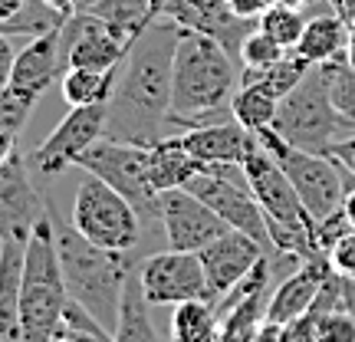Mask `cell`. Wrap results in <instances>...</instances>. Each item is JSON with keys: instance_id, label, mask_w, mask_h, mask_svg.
Instances as JSON below:
<instances>
[{"instance_id": "14", "label": "cell", "mask_w": 355, "mask_h": 342, "mask_svg": "<svg viewBox=\"0 0 355 342\" xmlns=\"http://www.w3.org/2000/svg\"><path fill=\"white\" fill-rule=\"evenodd\" d=\"M128 46L132 43H125L96 13L73 10L60 24V60H63V69H73V66L115 69V66H122Z\"/></svg>"}, {"instance_id": "31", "label": "cell", "mask_w": 355, "mask_h": 342, "mask_svg": "<svg viewBox=\"0 0 355 342\" xmlns=\"http://www.w3.org/2000/svg\"><path fill=\"white\" fill-rule=\"evenodd\" d=\"M286 56V46H279L273 37H266L263 30L257 26L247 33V40L241 43V66L247 69H260V66H270Z\"/></svg>"}, {"instance_id": "2", "label": "cell", "mask_w": 355, "mask_h": 342, "mask_svg": "<svg viewBox=\"0 0 355 342\" xmlns=\"http://www.w3.org/2000/svg\"><path fill=\"white\" fill-rule=\"evenodd\" d=\"M237 86V56L214 37L181 26L171 66V128L184 132L217 119H234L230 99Z\"/></svg>"}, {"instance_id": "42", "label": "cell", "mask_w": 355, "mask_h": 342, "mask_svg": "<svg viewBox=\"0 0 355 342\" xmlns=\"http://www.w3.org/2000/svg\"><path fill=\"white\" fill-rule=\"evenodd\" d=\"M165 3H168V0H155V17H158V10H162Z\"/></svg>"}, {"instance_id": "7", "label": "cell", "mask_w": 355, "mask_h": 342, "mask_svg": "<svg viewBox=\"0 0 355 342\" xmlns=\"http://www.w3.org/2000/svg\"><path fill=\"white\" fill-rule=\"evenodd\" d=\"M257 145L286 171L290 185L296 188L300 201H303V207L309 211L313 221H322V217L336 214L343 207L345 194H349V178L352 175L336 158L293 148L273 126L257 132Z\"/></svg>"}, {"instance_id": "16", "label": "cell", "mask_w": 355, "mask_h": 342, "mask_svg": "<svg viewBox=\"0 0 355 342\" xmlns=\"http://www.w3.org/2000/svg\"><path fill=\"white\" fill-rule=\"evenodd\" d=\"M181 145L201 165H243L257 152V135L237 119H217L207 126H194L181 132Z\"/></svg>"}, {"instance_id": "22", "label": "cell", "mask_w": 355, "mask_h": 342, "mask_svg": "<svg viewBox=\"0 0 355 342\" xmlns=\"http://www.w3.org/2000/svg\"><path fill=\"white\" fill-rule=\"evenodd\" d=\"M76 10L96 13L125 43H132L155 20V0H76Z\"/></svg>"}, {"instance_id": "27", "label": "cell", "mask_w": 355, "mask_h": 342, "mask_svg": "<svg viewBox=\"0 0 355 342\" xmlns=\"http://www.w3.org/2000/svg\"><path fill=\"white\" fill-rule=\"evenodd\" d=\"M309 66L313 63H306L296 50H286L283 60H277V63H270V66H260V69H247V66H243L241 83H263L266 89H273L279 99H283V96L309 73Z\"/></svg>"}, {"instance_id": "11", "label": "cell", "mask_w": 355, "mask_h": 342, "mask_svg": "<svg viewBox=\"0 0 355 342\" xmlns=\"http://www.w3.org/2000/svg\"><path fill=\"white\" fill-rule=\"evenodd\" d=\"M105 115H109V102L69 109L63 115V122L30 152V158H26L30 168H37L40 175H60L66 168H73L79 155L96 139L105 135Z\"/></svg>"}, {"instance_id": "10", "label": "cell", "mask_w": 355, "mask_h": 342, "mask_svg": "<svg viewBox=\"0 0 355 342\" xmlns=\"http://www.w3.org/2000/svg\"><path fill=\"white\" fill-rule=\"evenodd\" d=\"M135 273L141 280V293L148 306H178L188 300H207V277L201 257L191 250H162L141 257Z\"/></svg>"}, {"instance_id": "26", "label": "cell", "mask_w": 355, "mask_h": 342, "mask_svg": "<svg viewBox=\"0 0 355 342\" xmlns=\"http://www.w3.org/2000/svg\"><path fill=\"white\" fill-rule=\"evenodd\" d=\"M217 306L211 300H188L175 306L171 316V342H217Z\"/></svg>"}, {"instance_id": "1", "label": "cell", "mask_w": 355, "mask_h": 342, "mask_svg": "<svg viewBox=\"0 0 355 342\" xmlns=\"http://www.w3.org/2000/svg\"><path fill=\"white\" fill-rule=\"evenodd\" d=\"M181 26L155 17L152 24L132 40L125 60L119 66L105 135L135 145H152L165 139L171 128V66Z\"/></svg>"}, {"instance_id": "34", "label": "cell", "mask_w": 355, "mask_h": 342, "mask_svg": "<svg viewBox=\"0 0 355 342\" xmlns=\"http://www.w3.org/2000/svg\"><path fill=\"white\" fill-rule=\"evenodd\" d=\"M329 158H336V162H339V165H343L345 171L355 178V135H345V139L332 142Z\"/></svg>"}, {"instance_id": "5", "label": "cell", "mask_w": 355, "mask_h": 342, "mask_svg": "<svg viewBox=\"0 0 355 342\" xmlns=\"http://www.w3.org/2000/svg\"><path fill=\"white\" fill-rule=\"evenodd\" d=\"M273 128L293 148L329 155L332 142L345 139V132H352L355 126H349L343 115L336 112L329 96V73L322 63H316L309 66V73L279 99Z\"/></svg>"}, {"instance_id": "25", "label": "cell", "mask_w": 355, "mask_h": 342, "mask_svg": "<svg viewBox=\"0 0 355 342\" xmlns=\"http://www.w3.org/2000/svg\"><path fill=\"white\" fill-rule=\"evenodd\" d=\"M279 109V96L273 89H266L263 83H241L234 99H230V112L241 122L247 132H260V128H270L273 119H277Z\"/></svg>"}, {"instance_id": "21", "label": "cell", "mask_w": 355, "mask_h": 342, "mask_svg": "<svg viewBox=\"0 0 355 342\" xmlns=\"http://www.w3.org/2000/svg\"><path fill=\"white\" fill-rule=\"evenodd\" d=\"M349 33H352V26L345 24L339 13H322V17H313V20H306V30L300 43L293 46V50L303 56L306 63H332V60H339L345 56V46H349Z\"/></svg>"}, {"instance_id": "24", "label": "cell", "mask_w": 355, "mask_h": 342, "mask_svg": "<svg viewBox=\"0 0 355 342\" xmlns=\"http://www.w3.org/2000/svg\"><path fill=\"white\" fill-rule=\"evenodd\" d=\"M115 79H119V66H115V69H83V66H73V69L63 73L60 89H63L66 105L76 109V105L109 102L112 99Z\"/></svg>"}, {"instance_id": "43", "label": "cell", "mask_w": 355, "mask_h": 342, "mask_svg": "<svg viewBox=\"0 0 355 342\" xmlns=\"http://www.w3.org/2000/svg\"><path fill=\"white\" fill-rule=\"evenodd\" d=\"M0 342H7V339H0Z\"/></svg>"}, {"instance_id": "40", "label": "cell", "mask_w": 355, "mask_h": 342, "mask_svg": "<svg viewBox=\"0 0 355 342\" xmlns=\"http://www.w3.org/2000/svg\"><path fill=\"white\" fill-rule=\"evenodd\" d=\"M343 211H345V217H349V224L355 228V188H349V194H345Z\"/></svg>"}, {"instance_id": "3", "label": "cell", "mask_w": 355, "mask_h": 342, "mask_svg": "<svg viewBox=\"0 0 355 342\" xmlns=\"http://www.w3.org/2000/svg\"><path fill=\"white\" fill-rule=\"evenodd\" d=\"M50 217H53V237H56V254H60L69 300H76L83 309H89L92 316L99 319L105 330L115 332L125 280L139 266L135 254H119V250L96 247L69 221L56 214L53 207Z\"/></svg>"}, {"instance_id": "13", "label": "cell", "mask_w": 355, "mask_h": 342, "mask_svg": "<svg viewBox=\"0 0 355 342\" xmlns=\"http://www.w3.org/2000/svg\"><path fill=\"white\" fill-rule=\"evenodd\" d=\"M158 214L162 230L171 250H191L201 254L207 243H214L220 234H227L230 224L217 214L214 207L191 194L188 188H168L158 194Z\"/></svg>"}, {"instance_id": "19", "label": "cell", "mask_w": 355, "mask_h": 342, "mask_svg": "<svg viewBox=\"0 0 355 342\" xmlns=\"http://www.w3.org/2000/svg\"><path fill=\"white\" fill-rule=\"evenodd\" d=\"M24 241H0V339L20 342V287H24Z\"/></svg>"}, {"instance_id": "28", "label": "cell", "mask_w": 355, "mask_h": 342, "mask_svg": "<svg viewBox=\"0 0 355 342\" xmlns=\"http://www.w3.org/2000/svg\"><path fill=\"white\" fill-rule=\"evenodd\" d=\"M257 26L263 30L266 37H273L279 46H286L293 50L300 37H303L306 30V17L300 13V7H290V3H273V7H266L260 17H257Z\"/></svg>"}, {"instance_id": "23", "label": "cell", "mask_w": 355, "mask_h": 342, "mask_svg": "<svg viewBox=\"0 0 355 342\" xmlns=\"http://www.w3.org/2000/svg\"><path fill=\"white\" fill-rule=\"evenodd\" d=\"M115 342H162L148 319V300L141 293V280L132 270L122 293V309H119V326H115Z\"/></svg>"}, {"instance_id": "18", "label": "cell", "mask_w": 355, "mask_h": 342, "mask_svg": "<svg viewBox=\"0 0 355 342\" xmlns=\"http://www.w3.org/2000/svg\"><path fill=\"white\" fill-rule=\"evenodd\" d=\"M326 277H329V260H306V264H300V270L290 273L277 287V293L270 296L263 313L266 326H286L293 319L306 316L313 309V303H316Z\"/></svg>"}, {"instance_id": "9", "label": "cell", "mask_w": 355, "mask_h": 342, "mask_svg": "<svg viewBox=\"0 0 355 342\" xmlns=\"http://www.w3.org/2000/svg\"><path fill=\"white\" fill-rule=\"evenodd\" d=\"M184 188L191 194H198L207 207H214L234 230L250 234L257 243H263L266 250H273L263 207L254 198V188L247 181L243 165H201V171H194Z\"/></svg>"}, {"instance_id": "6", "label": "cell", "mask_w": 355, "mask_h": 342, "mask_svg": "<svg viewBox=\"0 0 355 342\" xmlns=\"http://www.w3.org/2000/svg\"><path fill=\"white\" fill-rule=\"evenodd\" d=\"M69 224L96 247L119 250V254H135V260L145 257L141 254L145 224H141V214L135 211V204L96 175H86V181L73 194Z\"/></svg>"}, {"instance_id": "35", "label": "cell", "mask_w": 355, "mask_h": 342, "mask_svg": "<svg viewBox=\"0 0 355 342\" xmlns=\"http://www.w3.org/2000/svg\"><path fill=\"white\" fill-rule=\"evenodd\" d=\"M273 3H279V0H227V7L237 17H247V20H257L260 13L266 10V7H273Z\"/></svg>"}, {"instance_id": "32", "label": "cell", "mask_w": 355, "mask_h": 342, "mask_svg": "<svg viewBox=\"0 0 355 342\" xmlns=\"http://www.w3.org/2000/svg\"><path fill=\"white\" fill-rule=\"evenodd\" d=\"M313 316H316V342H355V313L329 309Z\"/></svg>"}, {"instance_id": "38", "label": "cell", "mask_w": 355, "mask_h": 342, "mask_svg": "<svg viewBox=\"0 0 355 342\" xmlns=\"http://www.w3.org/2000/svg\"><path fill=\"white\" fill-rule=\"evenodd\" d=\"M332 3H336L339 17H343L345 24L352 26V24H355V0H332Z\"/></svg>"}, {"instance_id": "12", "label": "cell", "mask_w": 355, "mask_h": 342, "mask_svg": "<svg viewBox=\"0 0 355 342\" xmlns=\"http://www.w3.org/2000/svg\"><path fill=\"white\" fill-rule=\"evenodd\" d=\"M50 217V201L30 178L26 155L13 152L0 165V241H30V234Z\"/></svg>"}, {"instance_id": "15", "label": "cell", "mask_w": 355, "mask_h": 342, "mask_svg": "<svg viewBox=\"0 0 355 342\" xmlns=\"http://www.w3.org/2000/svg\"><path fill=\"white\" fill-rule=\"evenodd\" d=\"M198 257H201L204 277H207V300L217 306L260 260H263L266 247L257 243L250 234L230 228L227 234H220L214 243H207Z\"/></svg>"}, {"instance_id": "39", "label": "cell", "mask_w": 355, "mask_h": 342, "mask_svg": "<svg viewBox=\"0 0 355 342\" xmlns=\"http://www.w3.org/2000/svg\"><path fill=\"white\" fill-rule=\"evenodd\" d=\"M50 10H56L60 17H69V13L76 10V0H43Z\"/></svg>"}, {"instance_id": "41", "label": "cell", "mask_w": 355, "mask_h": 342, "mask_svg": "<svg viewBox=\"0 0 355 342\" xmlns=\"http://www.w3.org/2000/svg\"><path fill=\"white\" fill-rule=\"evenodd\" d=\"M345 60L355 66V26H352V33H349V46H345Z\"/></svg>"}, {"instance_id": "36", "label": "cell", "mask_w": 355, "mask_h": 342, "mask_svg": "<svg viewBox=\"0 0 355 342\" xmlns=\"http://www.w3.org/2000/svg\"><path fill=\"white\" fill-rule=\"evenodd\" d=\"M13 60H17V50H13V40L7 33H0V86H7L13 69Z\"/></svg>"}, {"instance_id": "20", "label": "cell", "mask_w": 355, "mask_h": 342, "mask_svg": "<svg viewBox=\"0 0 355 342\" xmlns=\"http://www.w3.org/2000/svg\"><path fill=\"white\" fill-rule=\"evenodd\" d=\"M194 171H201V162L188 155V148L181 145V135L168 132L165 139L148 145V175L158 194L168 188H184Z\"/></svg>"}, {"instance_id": "33", "label": "cell", "mask_w": 355, "mask_h": 342, "mask_svg": "<svg viewBox=\"0 0 355 342\" xmlns=\"http://www.w3.org/2000/svg\"><path fill=\"white\" fill-rule=\"evenodd\" d=\"M326 260H329V270H332V273L355 280V230L343 234L339 241L332 243L329 254H326Z\"/></svg>"}, {"instance_id": "37", "label": "cell", "mask_w": 355, "mask_h": 342, "mask_svg": "<svg viewBox=\"0 0 355 342\" xmlns=\"http://www.w3.org/2000/svg\"><path fill=\"white\" fill-rule=\"evenodd\" d=\"M13 152H17V135L7 132V128H0V165H3Z\"/></svg>"}, {"instance_id": "17", "label": "cell", "mask_w": 355, "mask_h": 342, "mask_svg": "<svg viewBox=\"0 0 355 342\" xmlns=\"http://www.w3.org/2000/svg\"><path fill=\"white\" fill-rule=\"evenodd\" d=\"M63 73L66 69H63V60H60V24H56L46 33L30 37V43L17 53L7 86L24 89V92L40 99L56 79H63Z\"/></svg>"}, {"instance_id": "8", "label": "cell", "mask_w": 355, "mask_h": 342, "mask_svg": "<svg viewBox=\"0 0 355 342\" xmlns=\"http://www.w3.org/2000/svg\"><path fill=\"white\" fill-rule=\"evenodd\" d=\"M76 168L86 175L102 178L105 185H112L119 194H125L141 214V224H162L158 214V191L148 175V145H135V142L109 139L102 135L89 145L86 152L76 158Z\"/></svg>"}, {"instance_id": "30", "label": "cell", "mask_w": 355, "mask_h": 342, "mask_svg": "<svg viewBox=\"0 0 355 342\" xmlns=\"http://www.w3.org/2000/svg\"><path fill=\"white\" fill-rule=\"evenodd\" d=\"M33 105H37V96L13 86H0V128H7V132H13L20 139V132L26 128L30 115H33Z\"/></svg>"}, {"instance_id": "4", "label": "cell", "mask_w": 355, "mask_h": 342, "mask_svg": "<svg viewBox=\"0 0 355 342\" xmlns=\"http://www.w3.org/2000/svg\"><path fill=\"white\" fill-rule=\"evenodd\" d=\"M66 303L69 290L56 254L53 217H46L26 241L24 287H20V342H53Z\"/></svg>"}, {"instance_id": "29", "label": "cell", "mask_w": 355, "mask_h": 342, "mask_svg": "<svg viewBox=\"0 0 355 342\" xmlns=\"http://www.w3.org/2000/svg\"><path fill=\"white\" fill-rule=\"evenodd\" d=\"M326 73H329V96H332V105L336 112L343 115L349 126H355V66L339 56L332 63H322Z\"/></svg>"}]
</instances>
